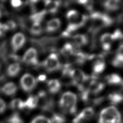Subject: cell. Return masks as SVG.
Returning <instances> with one entry per match:
<instances>
[{
  "mask_svg": "<svg viewBox=\"0 0 123 123\" xmlns=\"http://www.w3.org/2000/svg\"><path fill=\"white\" fill-rule=\"evenodd\" d=\"M31 33L35 35H38L41 34L42 32V26L40 23H33L31 28Z\"/></svg>",
  "mask_w": 123,
  "mask_h": 123,
  "instance_id": "26",
  "label": "cell"
},
{
  "mask_svg": "<svg viewBox=\"0 0 123 123\" xmlns=\"http://www.w3.org/2000/svg\"><path fill=\"white\" fill-rule=\"evenodd\" d=\"M6 105L5 101L0 98V113H3L6 110Z\"/></svg>",
  "mask_w": 123,
  "mask_h": 123,
  "instance_id": "30",
  "label": "cell"
},
{
  "mask_svg": "<svg viewBox=\"0 0 123 123\" xmlns=\"http://www.w3.org/2000/svg\"><path fill=\"white\" fill-rule=\"evenodd\" d=\"M7 30H12L16 27V24L13 21H8L4 24Z\"/></svg>",
  "mask_w": 123,
  "mask_h": 123,
  "instance_id": "29",
  "label": "cell"
},
{
  "mask_svg": "<svg viewBox=\"0 0 123 123\" xmlns=\"http://www.w3.org/2000/svg\"><path fill=\"white\" fill-rule=\"evenodd\" d=\"M109 100L112 103H119L123 100V96L118 92H113L109 96Z\"/></svg>",
  "mask_w": 123,
  "mask_h": 123,
  "instance_id": "23",
  "label": "cell"
},
{
  "mask_svg": "<svg viewBox=\"0 0 123 123\" xmlns=\"http://www.w3.org/2000/svg\"><path fill=\"white\" fill-rule=\"evenodd\" d=\"M11 5L12 7H14V8H17L19 6H20L22 4V2L20 0H12L11 2Z\"/></svg>",
  "mask_w": 123,
  "mask_h": 123,
  "instance_id": "31",
  "label": "cell"
},
{
  "mask_svg": "<svg viewBox=\"0 0 123 123\" xmlns=\"http://www.w3.org/2000/svg\"><path fill=\"white\" fill-rule=\"evenodd\" d=\"M105 68V63L103 60L98 59L93 62L92 69L93 72L96 74L102 73Z\"/></svg>",
  "mask_w": 123,
  "mask_h": 123,
  "instance_id": "12",
  "label": "cell"
},
{
  "mask_svg": "<svg viewBox=\"0 0 123 123\" xmlns=\"http://www.w3.org/2000/svg\"><path fill=\"white\" fill-rule=\"evenodd\" d=\"M60 65V60L58 55L52 53L50 54L45 59L44 66L48 71H53L59 68Z\"/></svg>",
  "mask_w": 123,
  "mask_h": 123,
  "instance_id": "5",
  "label": "cell"
},
{
  "mask_svg": "<svg viewBox=\"0 0 123 123\" xmlns=\"http://www.w3.org/2000/svg\"><path fill=\"white\" fill-rule=\"evenodd\" d=\"M30 123H51V121L49 118L45 116L38 115L35 117Z\"/></svg>",
  "mask_w": 123,
  "mask_h": 123,
  "instance_id": "28",
  "label": "cell"
},
{
  "mask_svg": "<svg viewBox=\"0 0 123 123\" xmlns=\"http://www.w3.org/2000/svg\"><path fill=\"white\" fill-rule=\"evenodd\" d=\"M118 52H120L121 53L123 54V44H122V45H121L119 48H118Z\"/></svg>",
  "mask_w": 123,
  "mask_h": 123,
  "instance_id": "33",
  "label": "cell"
},
{
  "mask_svg": "<svg viewBox=\"0 0 123 123\" xmlns=\"http://www.w3.org/2000/svg\"><path fill=\"white\" fill-rule=\"evenodd\" d=\"M45 5L46 8V12H49L50 13L55 12L59 6V1H45Z\"/></svg>",
  "mask_w": 123,
  "mask_h": 123,
  "instance_id": "20",
  "label": "cell"
},
{
  "mask_svg": "<svg viewBox=\"0 0 123 123\" xmlns=\"http://www.w3.org/2000/svg\"><path fill=\"white\" fill-rule=\"evenodd\" d=\"M0 16H1V14H0Z\"/></svg>",
  "mask_w": 123,
  "mask_h": 123,
  "instance_id": "34",
  "label": "cell"
},
{
  "mask_svg": "<svg viewBox=\"0 0 123 123\" xmlns=\"http://www.w3.org/2000/svg\"><path fill=\"white\" fill-rule=\"evenodd\" d=\"M77 96L73 92H64L61 96L59 104L60 108L65 112L73 113L74 111L77 104Z\"/></svg>",
  "mask_w": 123,
  "mask_h": 123,
  "instance_id": "2",
  "label": "cell"
},
{
  "mask_svg": "<svg viewBox=\"0 0 123 123\" xmlns=\"http://www.w3.org/2000/svg\"><path fill=\"white\" fill-rule=\"evenodd\" d=\"M47 87L49 92L51 93H56L58 92L61 88L60 81L57 79H52L47 83Z\"/></svg>",
  "mask_w": 123,
  "mask_h": 123,
  "instance_id": "11",
  "label": "cell"
},
{
  "mask_svg": "<svg viewBox=\"0 0 123 123\" xmlns=\"http://www.w3.org/2000/svg\"><path fill=\"white\" fill-rule=\"evenodd\" d=\"M23 61L27 64L33 65L37 64V50L33 48H31L28 49L23 56Z\"/></svg>",
  "mask_w": 123,
  "mask_h": 123,
  "instance_id": "8",
  "label": "cell"
},
{
  "mask_svg": "<svg viewBox=\"0 0 123 123\" xmlns=\"http://www.w3.org/2000/svg\"><path fill=\"white\" fill-rule=\"evenodd\" d=\"M25 41V37L22 33H16L12 37L11 45L13 51L19 50L24 45Z\"/></svg>",
  "mask_w": 123,
  "mask_h": 123,
  "instance_id": "7",
  "label": "cell"
},
{
  "mask_svg": "<svg viewBox=\"0 0 123 123\" xmlns=\"http://www.w3.org/2000/svg\"><path fill=\"white\" fill-rule=\"evenodd\" d=\"M104 7L106 9L110 11L118 10L121 5V1L119 0H107L104 2Z\"/></svg>",
  "mask_w": 123,
  "mask_h": 123,
  "instance_id": "16",
  "label": "cell"
},
{
  "mask_svg": "<svg viewBox=\"0 0 123 123\" xmlns=\"http://www.w3.org/2000/svg\"><path fill=\"white\" fill-rule=\"evenodd\" d=\"M46 79V76L44 74H40L37 77V80L39 81H43Z\"/></svg>",
  "mask_w": 123,
  "mask_h": 123,
  "instance_id": "32",
  "label": "cell"
},
{
  "mask_svg": "<svg viewBox=\"0 0 123 123\" xmlns=\"http://www.w3.org/2000/svg\"><path fill=\"white\" fill-rule=\"evenodd\" d=\"M11 108L12 109H22L25 108L24 102L20 98L13 99L10 104Z\"/></svg>",
  "mask_w": 123,
  "mask_h": 123,
  "instance_id": "22",
  "label": "cell"
},
{
  "mask_svg": "<svg viewBox=\"0 0 123 123\" xmlns=\"http://www.w3.org/2000/svg\"><path fill=\"white\" fill-rule=\"evenodd\" d=\"M104 88V84L98 80H92L88 86L87 90L89 92L97 94L101 92Z\"/></svg>",
  "mask_w": 123,
  "mask_h": 123,
  "instance_id": "10",
  "label": "cell"
},
{
  "mask_svg": "<svg viewBox=\"0 0 123 123\" xmlns=\"http://www.w3.org/2000/svg\"><path fill=\"white\" fill-rule=\"evenodd\" d=\"M66 17L69 23L67 27L72 31L82 26L86 20V16L75 9L69 10L66 13Z\"/></svg>",
  "mask_w": 123,
  "mask_h": 123,
  "instance_id": "3",
  "label": "cell"
},
{
  "mask_svg": "<svg viewBox=\"0 0 123 123\" xmlns=\"http://www.w3.org/2000/svg\"><path fill=\"white\" fill-rule=\"evenodd\" d=\"M46 12L45 10H43L35 13L30 16V19L33 22V23H40L41 20L43 19Z\"/></svg>",
  "mask_w": 123,
  "mask_h": 123,
  "instance_id": "24",
  "label": "cell"
},
{
  "mask_svg": "<svg viewBox=\"0 0 123 123\" xmlns=\"http://www.w3.org/2000/svg\"><path fill=\"white\" fill-rule=\"evenodd\" d=\"M21 70L20 65L17 62L10 64L7 69V74L11 77H13L18 74Z\"/></svg>",
  "mask_w": 123,
  "mask_h": 123,
  "instance_id": "19",
  "label": "cell"
},
{
  "mask_svg": "<svg viewBox=\"0 0 123 123\" xmlns=\"http://www.w3.org/2000/svg\"><path fill=\"white\" fill-rule=\"evenodd\" d=\"M7 123H24V121L18 113H15L7 119Z\"/></svg>",
  "mask_w": 123,
  "mask_h": 123,
  "instance_id": "27",
  "label": "cell"
},
{
  "mask_svg": "<svg viewBox=\"0 0 123 123\" xmlns=\"http://www.w3.org/2000/svg\"><path fill=\"white\" fill-rule=\"evenodd\" d=\"M17 89V86L14 83L12 82H9L3 86L1 90L5 95L12 96L16 93Z\"/></svg>",
  "mask_w": 123,
  "mask_h": 123,
  "instance_id": "13",
  "label": "cell"
},
{
  "mask_svg": "<svg viewBox=\"0 0 123 123\" xmlns=\"http://www.w3.org/2000/svg\"><path fill=\"white\" fill-rule=\"evenodd\" d=\"M73 41L75 45L79 47L84 46L88 42V38L86 35L82 34H78L73 37Z\"/></svg>",
  "mask_w": 123,
  "mask_h": 123,
  "instance_id": "15",
  "label": "cell"
},
{
  "mask_svg": "<svg viewBox=\"0 0 123 123\" xmlns=\"http://www.w3.org/2000/svg\"><path fill=\"white\" fill-rule=\"evenodd\" d=\"M35 78L31 74H25L20 79V85L22 88L25 92H30L36 86Z\"/></svg>",
  "mask_w": 123,
  "mask_h": 123,
  "instance_id": "4",
  "label": "cell"
},
{
  "mask_svg": "<svg viewBox=\"0 0 123 123\" xmlns=\"http://www.w3.org/2000/svg\"><path fill=\"white\" fill-rule=\"evenodd\" d=\"M106 81L107 83L110 85H118L122 83L123 79L121 76L118 74L112 73L107 76Z\"/></svg>",
  "mask_w": 123,
  "mask_h": 123,
  "instance_id": "17",
  "label": "cell"
},
{
  "mask_svg": "<svg viewBox=\"0 0 123 123\" xmlns=\"http://www.w3.org/2000/svg\"><path fill=\"white\" fill-rule=\"evenodd\" d=\"M38 103V98L36 96H30L27 100L24 102L25 108H27L30 109L36 108Z\"/></svg>",
  "mask_w": 123,
  "mask_h": 123,
  "instance_id": "18",
  "label": "cell"
},
{
  "mask_svg": "<svg viewBox=\"0 0 123 123\" xmlns=\"http://www.w3.org/2000/svg\"><path fill=\"white\" fill-rule=\"evenodd\" d=\"M99 40L101 46L112 45V43L115 40V38L112 33H105L100 36Z\"/></svg>",
  "mask_w": 123,
  "mask_h": 123,
  "instance_id": "14",
  "label": "cell"
},
{
  "mask_svg": "<svg viewBox=\"0 0 123 123\" xmlns=\"http://www.w3.org/2000/svg\"><path fill=\"white\" fill-rule=\"evenodd\" d=\"M61 21L58 18H53L49 20L46 25V30L49 33L58 31L61 27Z\"/></svg>",
  "mask_w": 123,
  "mask_h": 123,
  "instance_id": "9",
  "label": "cell"
},
{
  "mask_svg": "<svg viewBox=\"0 0 123 123\" xmlns=\"http://www.w3.org/2000/svg\"><path fill=\"white\" fill-rule=\"evenodd\" d=\"M98 123H122L121 113L114 106L106 107L99 114Z\"/></svg>",
  "mask_w": 123,
  "mask_h": 123,
  "instance_id": "1",
  "label": "cell"
},
{
  "mask_svg": "<svg viewBox=\"0 0 123 123\" xmlns=\"http://www.w3.org/2000/svg\"><path fill=\"white\" fill-rule=\"evenodd\" d=\"M74 48L71 43H66L62 49V52L65 56H69L74 54Z\"/></svg>",
  "mask_w": 123,
  "mask_h": 123,
  "instance_id": "21",
  "label": "cell"
},
{
  "mask_svg": "<svg viewBox=\"0 0 123 123\" xmlns=\"http://www.w3.org/2000/svg\"><path fill=\"white\" fill-rule=\"evenodd\" d=\"M72 80L76 84L81 85L86 80V75L83 71L79 69L71 70L69 73Z\"/></svg>",
  "mask_w": 123,
  "mask_h": 123,
  "instance_id": "6",
  "label": "cell"
},
{
  "mask_svg": "<svg viewBox=\"0 0 123 123\" xmlns=\"http://www.w3.org/2000/svg\"><path fill=\"white\" fill-rule=\"evenodd\" d=\"M112 63L117 67L123 66V54L120 52L116 53L112 60Z\"/></svg>",
  "mask_w": 123,
  "mask_h": 123,
  "instance_id": "25",
  "label": "cell"
}]
</instances>
